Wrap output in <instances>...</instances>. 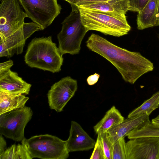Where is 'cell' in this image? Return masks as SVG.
<instances>
[{
    "instance_id": "6da1fadb",
    "label": "cell",
    "mask_w": 159,
    "mask_h": 159,
    "mask_svg": "<svg viewBox=\"0 0 159 159\" xmlns=\"http://www.w3.org/2000/svg\"><path fill=\"white\" fill-rule=\"evenodd\" d=\"M87 48L103 57L118 70L126 82L134 84L144 74L153 70V63L139 52L120 48L98 35L92 34L86 42Z\"/></svg>"
},
{
    "instance_id": "7a4b0ae2",
    "label": "cell",
    "mask_w": 159,
    "mask_h": 159,
    "mask_svg": "<svg viewBox=\"0 0 159 159\" xmlns=\"http://www.w3.org/2000/svg\"><path fill=\"white\" fill-rule=\"evenodd\" d=\"M51 36L35 38L29 43L24 57L28 66L52 73L61 70L63 58Z\"/></svg>"
},
{
    "instance_id": "3957f363",
    "label": "cell",
    "mask_w": 159,
    "mask_h": 159,
    "mask_svg": "<svg viewBox=\"0 0 159 159\" xmlns=\"http://www.w3.org/2000/svg\"><path fill=\"white\" fill-rule=\"evenodd\" d=\"M79 9L82 22L88 31L119 37L127 34L131 30L125 14Z\"/></svg>"
},
{
    "instance_id": "277c9868",
    "label": "cell",
    "mask_w": 159,
    "mask_h": 159,
    "mask_svg": "<svg viewBox=\"0 0 159 159\" xmlns=\"http://www.w3.org/2000/svg\"><path fill=\"white\" fill-rule=\"evenodd\" d=\"M72 11L62 22V28L57 35L58 48L62 55L79 53L82 41L88 31L83 25L78 7L70 5Z\"/></svg>"
},
{
    "instance_id": "5b68a950",
    "label": "cell",
    "mask_w": 159,
    "mask_h": 159,
    "mask_svg": "<svg viewBox=\"0 0 159 159\" xmlns=\"http://www.w3.org/2000/svg\"><path fill=\"white\" fill-rule=\"evenodd\" d=\"M21 143L32 159H66L69 157L66 141L55 136L44 134L25 138Z\"/></svg>"
},
{
    "instance_id": "8992f818",
    "label": "cell",
    "mask_w": 159,
    "mask_h": 159,
    "mask_svg": "<svg viewBox=\"0 0 159 159\" xmlns=\"http://www.w3.org/2000/svg\"><path fill=\"white\" fill-rule=\"evenodd\" d=\"M27 17L41 27L50 25L60 13L61 6L57 0H19Z\"/></svg>"
},
{
    "instance_id": "52a82bcc",
    "label": "cell",
    "mask_w": 159,
    "mask_h": 159,
    "mask_svg": "<svg viewBox=\"0 0 159 159\" xmlns=\"http://www.w3.org/2000/svg\"><path fill=\"white\" fill-rule=\"evenodd\" d=\"M33 115L31 108L25 106L0 115V134L15 141H21L25 138V128Z\"/></svg>"
},
{
    "instance_id": "ba28073f",
    "label": "cell",
    "mask_w": 159,
    "mask_h": 159,
    "mask_svg": "<svg viewBox=\"0 0 159 159\" xmlns=\"http://www.w3.org/2000/svg\"><path fill=\"white\" fill-rule=\"evenodd\" d=\"M0 1V37L6 38L22 26L27 16L19 0Z\"/></svg>"
},
{
    "instance_id": "9c48e42d",
    "label": "cell",
    "mask_w": 159,
    "mask_h": 159,
    "mask_svg": "<svg viewBox=\"0 0 159 159\" xmlns=\"http://www.w3.org/2000/svg\"><path fill=\"white\" fill-rule=\"evenodd\" d=\"M78 88L77 82L67 76L55 83L48 91L47 96L50 108L57 112L63 108L74 96Z\"/></svg>"
},
{
    "instance_id": "30bf717a",
    "label": "cell",
    "mask_w": 159,
    "mask_h": 159,
    "mask_svg": "<svg viewBox=\"0 0 159 159\" xmlns=\"http://www.w3.org/2000/svg\"><path fill=\"white\" fill-rule=\"evenodd\" d=\"M126 159H159V137L130 139L125 143Z\"/></svg>"
},
{
    "instance_id": "8fae6325",
    "label": "cell",
    "mask_w": 159,
    "mask_h": 159,
    "mask_svg": "<svg viewBox=\"0 0 159 159\" xmlns=\"http://www.w3.org/2000/svg\"><path fill=\"white\" fill-rule=\"evenodd\" d=\"M66 141L69 152L90 150L94 147L96 142L81 125L74 121L71 122L69 136Z\"/></svg>"
},
{
    "instance_id": "7c38bea8",
    "label": "cell",
    "mask_w": 159,
    "mask_h": 159,
    "mask_svg": "<svg viewBox=\"0 0 159 159\" xmlns=\"http://www.w3.org/2000/svg\"><path fill=\"white\" fill-rule=\"evenodd\" d=\"M151 122L149 116L146 113L134 117H128L121 122L109 129L108 133L113 143L133 130L139 129Z\"/></svg>"
},
{
    "instance_id": "4fadbf2b",
    "label": "cell",
    "mask_w": 159,
    "mask_h": 159,
    "mask_svg": "<svg viewBox=\"0 0 159 159\" xmlns=\"http://www.w3.org/2000/svg\"><path fill=\"white\" fill-rule=\"evenodd\" d=\"M31 86V84L10 69L0 74V92L27 95L29 93Z\"/></svg>"
},
{
    "instance_id": "5bb4252c",
    "label": "cell",
    "mask_w": 159,
    "mask_h": 159,
    "mask_svg": "<svg viewBox=\"0 0 159 159\" xmlns=\"http://www.w3.org/2000/svg\"><path fill=\"white\" fill-rule=\"evenodd\" d=\"M26 40L23 25L9 36L6 38L0 37V57L9 58L14 54H21Z\"/></svg>"
},
{
    "instance_id": "9a60e30c",
    "label": "cell",
    "mask_w": 159,
    "mask_h": 159,
    "mask_svg": "<svg viewBox=\"0 0 159 159\" xmlns=\"http://www.w3.org/2000/svg\"><path fill=\"white\" fill-rule=\"evenodd\" d=\"M82 9L125 14L129 9V0H109L77 6Z\"/></svg>"
},
{
    "instance_id": "2e32d148",
    "label": "cell",
    "mask_w": 159,
    "mask_h": 159,
    "mask_svg": "<svg viewBox=\"0 0 159 159\" xmlns=\"http://www.w3.org/2000/svg\"><path fill=\"white\" fill-rule=\"evenodd\" d=\"M158 0H149L137 16V28L143 30L156 26Z\"/></svg>"
},
{
    "instance_id": "e0dca14e",
    "label": "cell",
    "mask_w": 159,
    "mask_h": 159,
    "mask_svg": "<svg viewBox=\"0 0 159 159\" xmlns=\"http://www.w3.org/2000/svg\"><path fill=\"white\" fill-rule=\"evenodd\" d=\"M29 99L25 94L0 92V115L24 107Z\"/></svg>"
},
{
    "instance_id": "ac0fdd59",
    "label": "cell",
    "mask_w": 159,
    "mask_h": 159,
    "mask_svg": "<svg viewBox=\"0 0 159 159\" xmlns=\"http://www.w3.org/2000/svg\"><path fill=\"white\" fill-rule=\"evenodd\" d=\"M124 119L119 111L113 106L106 112L103 118L93 126L94 130L97 134L107 132Z\"/></svg>"
},
{
    "instance_id": "d6986e66",
    "label": "cell",
    "mask_w": 159,
    "mask_h": 159,
    "mask_svg": "<svg viewBox=\"0 0 159 159\" xmlns=\"http://www.w3.org/2000/svg\"><path fill=\"white\" fill-rule=\"evenodd\" d=\"M159 107V92L154 94L149 99L134 109L128 115V117H134L145 113L149 116L152 112Z\"/></svg>"
},
{
    "instance_id": "ffe728a7",
    "label": "cell",
    "mask_w": 159,
    "mask_h": 159,
    "mask_svg": "<svg viewBox=\"0 0 159 159\" xmlns=\"http://www.w3.org/2000/svg\"><path fill=\"white\" fill-rule=\"evenodd\" d=\"M32 159L24 146L13 144L0 155V159Z\"/></svg>"
},
{
    "instance_id": "44dd1931",
    "label": "cell",
    "mask_w": 159,
    "mask_h": 159,
    "mask_svg": "<svg viewBox=\"0 0 159 159\" xmlns=\"http://www.w3.org/2000/svg\"><path fill=\"white\" fill-rule=\"evenodd\" d=\"M126 136L129 139L145 137H159V125L151 122L142 128L132 131Z\"/></svg>"
},
{
    "instance_id": "7402d4cb",
    "label": "cell",
    "mask_w": 159,
    "mask_h": 159,
    "mask_svg": "<svg viewBox=\"0 0 159 159\" xmlns=\"http://www.w3.org/2000/svg\"><path fill=\"white\" fill-rule=\"evenodd\" d=\"M125 137H123L112 143L111 148L112 159H126L125 153Z\"/></svg>"
},
{
    "instance_id": "603a6c76",
    "label": "cell",
    "mask_w": 159,
    "mask_h": 159,
    "mask_svg": "<svg viewBox=\"0 0 159 159\" xmlns=\"http://www.w3.org/2000/svg\"><path fill=\"white\" fill-rule=\"evenodd\" d=\"M98 135L101 142L106 159H112L111 148L112 143L108 133L106 132L99 133Z\"/></svg>"
},
{
    "instance_id": "cb8c5ba5",
    "label": "cell",
    "mask_w": 159,
    "mask_h": 159,
    "mask_svg": "<svg viewBox=\"0 0 159 159\" xmlns=\"http://www.w3.org/2000/svg\"><path fill=\"white\" fill-rule=\"evenodd\" d=\"M94 148L90 159H106L103 148L98 135Z\"/></svg>"
},
{
    "instance_id": "d4e9b609",
    "label": "cell",
    "mask_w": 159,
    "mask_h": 159,
    "mask_svg": "<svg viewBox=\"0 0 159 159\" xmlns=\"http://www.w3.org/2000/svg\"><path fill=\"white\" fill-rule=\"evenodd\" d=\"M149 0H129V11L139 12L144 7Z\"/></svg>"
},
{
    "instance_id": "484cf974",
    "label": "cell",
    "mask_w": 159,
    "mask_h": 159,
    "mask_svg": "<svg viewBox=\"0 0 159 159\" xmlns=\"http://www.w3.org/2000/svg\"><path fill=\"white\" fill-rule=\"evenodd\" d=\"M67 1L70 5L78 6L81 5L96 2H105L109 0H63Z\"/></svg>"
},
{
    "instance_id": "4316f807",
    "label": "cell",
    "mask_w": 159,
    "mask_h": 159,
    "mask_svg": "<svg viewBox=\"0 0 159 159\" xmlns=\"http://www.w3.org/2000/svg\"><path fill=\"white\" fill-rule=\"evenodd\" d=\"M13 65L12 60L10 59L0 64V74L6 72L10 69Z\"/></svg>"
},
{
    "instance_id": "83f0119b",
    "label": "cell",
    "mask_w": 159,
    "mask_h": 159,
    "mask_svg": "<svg viewBox=\"0 0 159 159\" xmlns=\"http://www.w3.org/2000/svg\"><path fill=\"white\" fill-rule=\"evenodd\" d=\"M100 76V75L97 73L89 76L87 79L88 84L93 85L96 84L98 81Z\"/></svg>"
},
{
    "instance_id": "f1b7e54d",
    "label": "cell",
    "mask_w": 159,
    "mask_h": 159,
    "mask_svg": "<svg viewBox=\"0 0 159 159\" xmlns=\"http://www.w3.org/2000/svg\"><path fill=\"white\" fill-rule=\"evenodd\" d=\"M6 142L2 136L0 134V155L2 153L7 149Z\"/></svg>"
},
{
    "instance_id": "f546056e",
    "label": "cell",
    "mask_w": 159,
    "mask_h": 159,
    "mask_svg": "<svg viewBox=\"0 0 159 159\" xmlns=\"http://www.w3.org/2000/svg\"><path fill=\"white\" fill-rule=\"evenodd\" d=\"M156 26L159 25V0H158L157 12L156 14Z\"/></svg>"
},
{
    "instance_id": "4dcf8cb0",
    "label": "cell",
    "mask_w": 159,
    "mask_h": 159,
    "mask_svg": "<svg viewBox=\"0 0 159 159\" xmlns=\"http://www.w3.org/2000/svg\"><path fill=\"white\" fill-rule=\"evenodd\" d=\"M151 122L153 123L159 125V115L152 119Z\"/></svg>"
}]
</instances>
